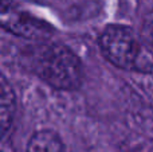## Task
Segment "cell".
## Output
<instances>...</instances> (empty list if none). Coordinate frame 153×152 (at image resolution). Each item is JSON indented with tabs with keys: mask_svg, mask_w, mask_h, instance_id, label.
Returning a JSON list of instances; mask_svg holds the SVG:
<instances>
[{
	"mask_svg": "<svg viewBox=\"0 0 153 152\" xmlns=\"http://www.w3.org/2000/svg\"><path fill=\"white\" fill-rule=\"evenodd\" d=\"M23 59L35 75L55 89L74 90L82 85V63L65 45L39 40L23 51Z\"/></svg>",
	"mask_w": 153,
	"mask_h": 152,
	"instance_id": "cell-1",
	"label": "cell"
},
{
	"mask_svg": "<svg viewBox=\"0 0 153 152\" xmlns=\"http://www.w3.org/2000/svg\"><path fill=\"white\" fill-rule=\"evenodd\" d=\"M100 48L103 57L120 69L151 72L153 57L140 43L134 32L125 26L111 24L100 35Z\"/></svg>",
	"mask_w": 153,
	"mask_h": 152,
	"instance_id": "cell-2",
	"label": "cell"
},
{
	"mask_svg": "<svg viewBox=\"0 0 153 152\" xmlns=\"http://www.w3.org/2000/svg\"><path fill=\"white\" fill-rule=\"evenodd\" d=\"M1 26L12 34L32 40H46L53 32L46 22L19 10L10 0H3Z\"/></svg>",
	"mask_w": 153,
	"mask_h": 152,
	"instance_id": "cell-3",
	"label": "cell"
},
{
	"mask_svg": "<svg viewBox=\"0 0 153 152\" xmlns=\"http://www.w3.org/2000/svg\"><path fill=\"white\" fill-rule=\"evenodd\" d=\"M26 152H69L59 137L54 131H38L34 133L27 144Z\"/></svg>",
	"mask_w": 153,
	"mask_h": 152,
	"instance_id": "cell-4",
	"label": "cell"
},
{
	"mask_svg": "<svg viewBox=\"0 0 153 152\" xmlns=\"http://www.w3.org/2000/svg\"><path fill=\"white\" fill-rule=\"evenodd\" d=\"M0 125L1 132L5 133L11 127L16 109V100L12 88L7 82L4 75H1V90H0Z\"/></svg>",
	"mask_w": 153,
	"mask_h": 152,
	"instance_id": "cell-5",
	"label": "cell"
},
{
	"mask_svg": "<svg viewBox=\"0 0 153 152\" xmlns=\"http://www.w3.org/2000/svg\"><path fill=\"white\" fill-rule=\"evenodd\" d=\"M141 35L145 39V42H148L149 45L153 46V11L149 12L145 16L143 23V28H141Z\"/></svg>",
	"mask_w": 153,
	"mask_h": 152,
	"instance_id": "cell-6",
	"label": "cell"
}]
</instances>
